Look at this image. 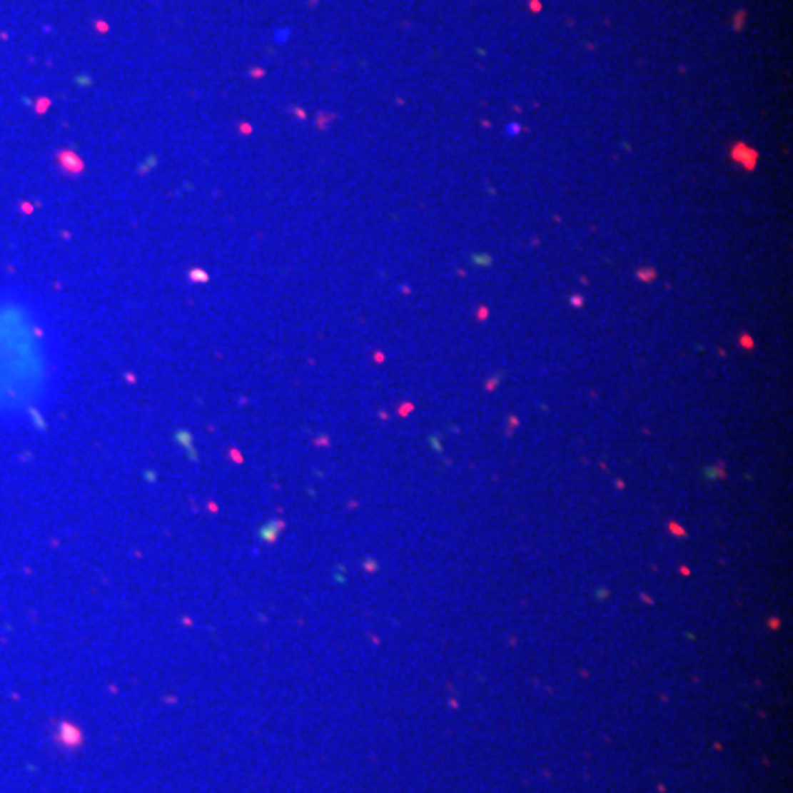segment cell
<instances>
[{
  "label": "cell",
  "instance_id": "cell-1",
  "mask_svg": "<svg viewBox=\"0 0 793 793\" xmlns=\"http://www.w3.org/2000/svg\"><path fill=\"white\" fill-rule=\"evenodd\" d=\"M66 383V344L51 304L22 285L0 287V432L46 421Z\"/></svg>",
  "mask_w": 793,
  "mask_h": 793
}]
</instances>
